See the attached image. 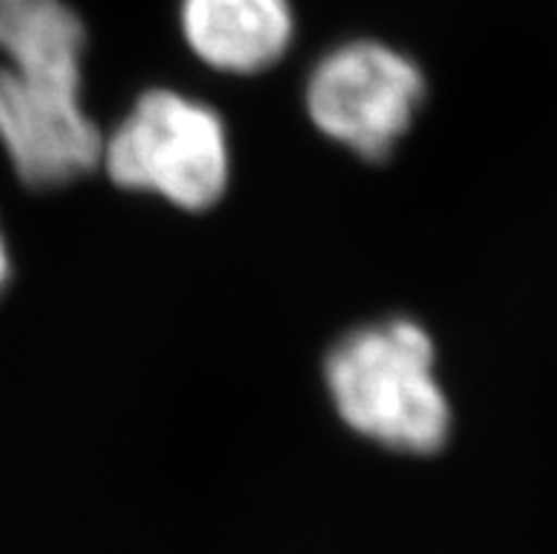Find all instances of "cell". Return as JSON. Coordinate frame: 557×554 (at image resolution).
<instances>
[{"label": "cell", "instance_id": "6da1fadb", "mask_svg": "<svg viewBox=\"0 0 557 554\" xmlns=\"http://www.w3.org/2000/svg\"><path fill=\"white\" fill-rule=\"evenodd\" d=\"M325 387L354 433L431 456L450 439L453 414L436 377V345L408 317L348 331L325 357Z\"/></svg>", "mask_w": 557, "mask_h": 554}, {"label": "cell", "instance_id": "7a4b0ae2", "mask_svg": "<svg viewBox=\"0 0 557 554\" xmlns=\"http://www.w3.org/2000/svg\"><path fill=\"white\" fill-rule=\"evenodd\" d=\"M99 168L116 187L150 193L178 210L205 212L230 187L233 150L215 108L187 94L153 88L102 139Z\"/></svg>", "mask_w": 557, "mask_h": 554}, {"label": "cell", "instance_id": "3957f363", "mask_svg": "<svg viewBox=\"0 0 557 554\" xmlns=\"http://www.w3.org/2000/svg\"><path fill=\"white\" fill-rule=\"evenodd\" d=\"M428 85L408 54L380 40H348L306 79V111L320 134L366 162L394 153L417 120Z\"/></svg>", "mask_w": 557, "mask_h": 554}, {"label": "cell", "instance_id": "277c9868", "mask_svg": "<svg viewBox=\"0 0 557 554\" xmlns=\"http://www.w3.org/2000/svg\"><path fill=\"white\" fill-rule=\"evenodd\" d=\"M102 131L83 106V83L0 65V148L26 187L54 189L99 168Z\"/></svg>", "mask_w": 557, "mask_h": 554}, {"label": "cell", "instance_id": "5b68a950", "mask_svg": "<svg viewBox=\"0 0 557 554\" xmlns=\"http://www.w3.org/2000/svg\"><path fill=\"white\" fill-rule=\"evenodd\" d=\"M178 26L207 69L235 77L281 63L297 32L292 0H178Z\"/></svg>", "mask_w": 557, "mask_h": 554}, {"label": "cell", "instance_id": "8992f818", "mask_svg": "<svg viewBox=\"0 0 557 554\" xmlns=\"http://www.w3.org/2000/svg\"><path fill=\"white\" fill-rule=\"evenodd\" d=\"M85 23L65 0H0L3 65L83 83Z\"/></svg>", "mask_w": 557, "mask_h": 554}, {"label": "cell", "instance_id": "52a82bcc", "mask_svg": "<svg viewBox=\"0 0 557 554\" xmlns=\"http://www.w3.org/2000/svg\"><path fill=\"white\" fill-rule=\"evenodd\" d=\"M9 274H12V255H9L7 232H3V226H0V292L7 288Z\"/></svg>", "mask_w": 557, "mask_h": 554}]
</instances>
